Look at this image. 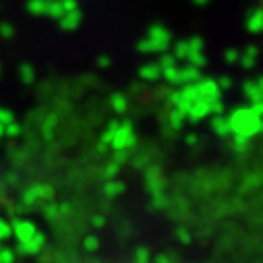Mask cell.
<instances>
[{
    "mask_svg": "<svg viewBox=\"0 0 263 263\" xmlns=\"http://www.w3.org/2000/svg\"><path fill=\"white\" fill-rule=\"evenodd\" d=\"M261 5H263V0H261Z\"/></svg>",
    "mask_w": 263,
    "mask_h": 263,
    "instance_id": "6da1fadb",
    "label": "cell"
}]
</instances>
